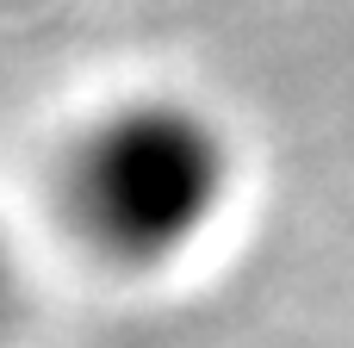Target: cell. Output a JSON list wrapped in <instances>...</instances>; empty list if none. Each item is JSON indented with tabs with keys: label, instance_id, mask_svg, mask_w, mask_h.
I'll return each mask as SVG.
<instances>
[{
	"label": "cell",
	"instance_id": "cell-1",
	"mask_svg": "<svg viewBox=\"0 0 354 348\" xmlns=\"http://www.w3.org/2000/svg\"><path fill=\"white\" fill-rule=\"evenodd\" d=\"M56 193L68 230L93 255L162 268L218 224L230 199V143L187 100H124L68 143Z\"/></svg>",
	"mask_w": 354,
	"mask_h": 348
},
{
	"label": "cell",
	"instance_id": "cell-2",
	"mask_svg": "<svg viewBox=\"0 0 354 348\" xmlns=\"http://www.w3.org/2000/svg\"><path fill=\"white\" fill-rule=\"evenodd\" d=\"M12 311H19V249H12V237L0 224V330L12 324Z\"/></svg>",
	"mask_w": 354,
	"mask_h": 348
}]
</instances>
